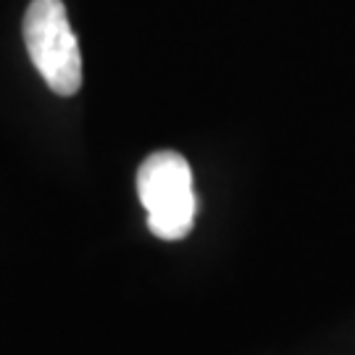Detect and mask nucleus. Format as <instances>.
<instances>
[{
    "label": "nucleus",
    "instance_id": "f257e3e1",
    "mask_svg": "<svg viewBox=\"0 0 355 355\" xmlns=\"http://www.w3.org/2000/svg\"><path fill=\"white\" fill-rule=\"evenodd\" d=\"M137 195L148 211V227L158 240H184L195 227L198 198L192 168L177 150H158L142 161Z\"/></svg>",
    "mask_w": 355,
    "mask_h": 355
},
{
    "label": "nucleus",
    "instance_id": "f03ea898",
    "mask_svg": "<svg viewBox=\"0 0 355 355\" xmlns=\"http://www.w3.org/2000/svg\"><path fill=\"white\" fill-rule=\"evenodd\" d=\"M21 32L26 53L48 87L61 98L76 95L82 87V53L64 0H32Z\"/></svg>",
    "mask_w": 355,
    "mask_h": 355
}]
</instances>
